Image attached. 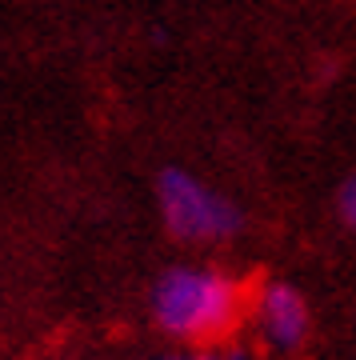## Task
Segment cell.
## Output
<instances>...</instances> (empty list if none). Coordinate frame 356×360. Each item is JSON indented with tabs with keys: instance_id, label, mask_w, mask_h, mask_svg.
<instances>
[{
	"instance_id": "3957f363",
	"label": "cell",
	"mask_w": 356,
	"mask_h": 360,
	"mask_svg": "<svg viewBox=\"0 0 356 360\" xmlns=\"http://www.w3.org/2000/svg\"><path fill=\"white\" fill-rule=\"evenodd\" d=\"M256 328L272 348L280 352H296V348L308 340V328H312V312H308V300L296 292L293 284H265L260 296H256Z\"/></svg>"
},
{
	"instance_id": "277c9868",
	"label": "cell",
	"mask_w": 356,
	"mask_h": 360,
	"mask_svg": "<svg viewBox=\"0 0 356 360\" xmlns=\"http://www.w3.org/2000/svg\"><path fill=\"white\" fill-rule=\"evenodd\" d=\"M341 217H344V224L356 229V176L344 180V188H341Z\"/></svg>"
},
{
	"instance_id": "5b68a950",
	"label": "cell",
	"mask_w": 356,
	"mask_h": 360,
	"mask_svg": "<svg viewBox=\"0 0 356 360\" xmlns=\"http://www.w3.org/2000/svg\"><path fill=\"white\" fill-rule=\"evenodd\" d=\"M165 360H224L220 352H172V356Z\"/></svg>"
},
{
	"instance_id": "6da1fadb",
	"label": "cell",
	"mask_w": 356,
	"mask_h": 360,
	"mask_svg": "<svg viewBox=\"0 0 356 360\" xmlns=\"http://www.w3.org/2000/svg\"><path fill=\"white\" fill-rule=\"evenodd\" d=\"M241 284L220 269L177 264L153 284V321L177 340H217L241 321Z\"/></svg>"
},
{
	"instance_id": "7a4b0ae2",
	"label": "cell",
	"mask_w": 356,
	"mask_h": 360,
	"mask_svg": "<svg viewBox=\"0 0 356 360\" xmlns=\"http://www.w3.org/2000/svg\"><path fill=\"white\" fill-rule=\"evenodd\" d=\"M156 205L165 229L189 245H220L241 232V208L184 168H165L156 180Z\"/></svg>"
}]
</instances>
